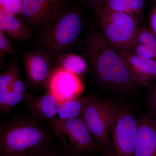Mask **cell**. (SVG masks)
<instances>
[{"mask_svg":"<svg viewBox=\"0 0 156 156\" xmlns=\"http://www.w3.org/2000/svg\"><path fill=\"white\" fill-rule=\"evenodd\" d=\"M85 50L87 61L99 83L115 92L128 93L136 91L138 86L119 53L101 32L95 29L90 31Z\"/></svg>","mask_w":156,"mask_h":156,"instance_id":"6da1fadb","label":"cell"},{"mask_svg":"<svg viewBox=\"0 0 156 156\" xmlns=\"http://www.w3.org/2000/svg\"><path fill=\"white\" fill-rule=\"evenodd\" d=\"M38 120L14 117L0 125V156H44L55 149L53 138Z\"/></svg>","mask_w":156,"mask_h":156,"instance_id":"7a4b0ae2","label":"cell"},{"mask_svg":"<svg viewBox=\"0 0 156 156\" xmlns=\"http://www.w3.org/2000/svg\"><path fill=\"white\" fill-rule=\"evenodd\" d=\"M78 10L64 5L41 28L40 43L53 58L66 53L75 44L83 29Z\"/></svg>","mask_w":156,"mask_h":156,"instance_id":"3957f363","label":"cell"},{"mask_svg":"<svg viewBox=\"0 0 156 156\" xmlns=\"http://www.w3.org/2000/svg\"><path fill=\"white\" fill-rule=\"evenodd\" d=\"M53 134L61 142L62 149L75 156H83L101 150L92 138L86 123L80 117L48 121Z\"/></svg>","mask_w":156,"mask_h":156,"instance_id":"277c9868","label":"cell"},{"mask_svg":"<svg viewBox=\"0 0 156 156\" xmlns=\"http://www.w3.org/2000/svg\"><path fill=\"white\" fill-rule=\"evenodd\" d=\"M102 35L118 51L130 47L140 27L138 20L131 14L102 9L97 12Z\"/></svg>","mask_w":156,"mask_h":156,"instance_id":"5b68a950","label":"cell"},{"mask_svg":"<svg viewBox=\"0 0 156 156\" xmlns=\"http://www.w3.org/2000/svg\"><path fill=\"white\" fill-rule=\"evenodd\" d=\"M118 106L112 101L102 100L98 95L82 116L94 141L106 156L110 150L112 126Z\"/></svg>","mask_w":156,"mask_h":156,"instance_id":"8992f818","label":"cell"},{"mask_svg":"<svg viewBox=\"0 0 156 156\" xmlns=\"http://www.w3.org/2000/svg\"><path fill=\"white\" fill-rule=\"evenodd\" d=\"M138 120L127 108L118 106L112 126L110 150L107 156H134Z\"/></svg>","mask_w":156,"mask_h":156,"instance_id":"52a82bcc","label":"cell"},{"mask_svg":"<svg viewBox=\"0 0 156 156\" xmlns=\"http://www.w3.org/2000/svg\"><path fill=\"white\" fill-rule=\"evenodd\" d=\"M51 57L41 51H25L23 61L26 72V86L34 93L45 89L53 67Z\"/></svg>","mask_w":156,"mask_h":156,"instance_id":"ba28073f","label":"cell"},{"mask_svg":"<svg viewBox=\"0 0 156 156\" xmlns=\"http://www.w3.org/2000/svg\"><path fill=\"white\" fill-rule=\"evenodd\" d=\"M45 91L53 94L61 103L80 96L84 86L80 77L54 67Z\"/></svg>","mask_w":156,"mask_h":156,"instance_id":"9c48e42d","label":"cell"},{"mask_svg":"<svg viewBox=\"0 0 156 156\" xmlns=\"http://www.w3.org/2000/svg\"><path fill=\"white\" fill-rule=\"evenodd\" d=\"M64 5L63 0H23L20 15L28 26L41 28Z\"/></svg>","mask_w":156,"mask_h":156,"instance_id":"30bf717a","label":"cell"},{"mask_svg":"<svg viewBox=\"0 0 156 156\" xmlns=\"http://www.w3.org/2000/svg\"><path fill=\"white\" fill-rule=\"evenodd\" d=\"M118 52L137 86L147 87L156 80V60L128 50Z\"/></svg>","mask_w":156,"mask_h":156,"instance_id":"8fae6325","label":"cell"},{"mask_svg":"<svg viewBox=\"0 0 156 156\" xmlns=\"http://www.w3.org/2000/svg\"><path fill=\"white\" fill-rule=\"evenodd\" d=\"M138 123L134 156H156V117L143 115Z\"/></svg>","mask_w":156,"mask_h":156,"instance_id":"7c38bea8","label":"cell"},{"mask_svg":"<svg viewBox=\"0 0 156 156\" xmlns=\"http://www.w3.org/2000/svg\"><path fill=\"white\" fill-rule=\"evenodd\" d=\"M31 117L37 120L56 119L60 102L53 94L48 91L33 97L25 103Z\"/></svg>","mask_w":156,"mask_h":156,"instance_id":"4fadbf2b","label":"cell"},{"mask_svg":"<svg viewBox=\"0 0 156 156\" xmlns=\"http://www.w3.org/2000/svg\"><path fill=\"white\" fill-rule=\"evenodd\" d=\"M0 31L15 42L30 41L32 38L31 31L24 20L1 9Z\"/></svg>","mask_w":156,"mask_h":156,"instance_id":"5bb4252c","label":"cell"},{"mask_svg":"<svg viewBox=\"0 0 156 156\" xmlns=\"http://www.w3.org/2000/svg\"><path fill=\"white\" fill-rule=\"evenodd\" d=\"M132 53L156 61V37L146 28H139L128 50Z\"/></svg>","mask_w":156,"mask_h":156,"instance_id":"9a60e30c","label":"cell"},{"mask_svg":"<svg viewBox=\"0 0 156 156\" xmlns=\"http://www.w3.org/2000/svg\"><path fill=\"white\" fill-rule=\"evenodd\" d=\"M97 96L80 95L60 103L56 119L67 120L83 116L87 107Z\"/></svg>","mask_w":156,"mask_h":156,"instance_id":"2e32d148","label":"cell"},{"mask_svg":"<svg viewBox=\"0 0 156 156\" xmlns=\"http://www.w3.org/2000/svg\"><path fill=\"white\" fill-rule=\"evenodd\" d=\"M55 66L80 77L91 70L87 61L82 56L75 53L66 52L54 57Z\"/></svg>","mask_w":156,"mask_h":156,"instance_id":"e0dca14e","label":"cell"},{"mask_svg":"<svg viewBox=\"0 0 156 156\" xmlns=\"http://www.w3.org/2000/svg\"><path fill=\"white\" fill-rule=\"evenodd\" d=\"M33 96L27 90L19 73L11 85L7 96L5 105L1 111V114H9L17 105L21 102L25 103Z\"/></svg>","mask_w":156,"mask_h":156,"instance_id":"ac0fdd59","label":"cell"},{"mask_svg":"<svg viewBox=\"0 0 156 156\" xmlns=\"http://www.w3.org/2000/svg\"><path fill=\"white\" fill-rule=\"evenodd\" d=\"M145 3V0H105L102 9L128 13L139 21L142 17Z\"/></svg>","mask_w":156,"mask_h":156,"instance_id":"d6986e66","label":"cell"},{"mask_svg":"<svg viewBox=\"0 0 156 156\" xmlns=\"http://www.w3.org/2000/svg\"><path fill=\"white\" fill-rule=\"evenodd\" d=\"M20 73L18 65L13 61L8 69L0 74V111L5 105L6 99L10 88L17 76Z\"/></svg>","mask_w":156,"mask_h":156,"instance_id":"ffe728a7","label":"cell"},{"mask_svg":"<svg viewBox=\"0 0 156 156\" xmlns=\"http://www.w3.org/2000/svg\"><path fill=\"white\" fill-rule=\"evenodd\" d=\"M7 53L14 56H16L17 54L16 49L11 40L0 31V60L2 65L3 57Z\"/></svg>","mask_w":156,"mask_h":156,"instance_id":"44dd1931","label":"cell"},{"mask_svg":"<svg viewBox=\"0 0 156 156\" xmlns=\"http://www.w3.org/2000/svg\"><path fill=\"white\" fill-rule=\"evenodd\" d=\"M23 0H0V9L14 15H20Z\"/></svg>","mask_w":156,"mask_h":156,"instance_id":"7402d4cb","label":"cell"},{"mask_svg":"<svg viewBox=\"0 0 156 156\" xmlns=\"http://www.w3.org/2000/svg\"><path fill=\"white\" fill-rule=\"evenodd\" d=\"M147 105L149 114L156 115V83L151 91L147 97Z\"/></svg>","mask_w":156,"mask_h":156,"instance_id":"603a6c76","label":"cell"},{"mask_svg":"<svg viewBox=\"0 0 156 156\" xmlns=\"http://www.w3.org/2000/svg\"><path fill=\"white\" fill-rule=\"evenodd\" d=\"M151 31L156 37V0L154 3L150 18Z\"/></svg>","mask_w":156,"mask_h":156,"instance_id":"cb8c5ba5","label":"cell"},{"mask_svg":"<svg viewBox=\"0 0 156 156\" xmlns=\"http://www.w3.org/2000/svg\"><path fill=\"white\" fill-rule=\"evenodd\" d=\"M86 1L98 12L103 9L105 0H86Z\"/></svg>","mask_w":156,"mask_h":156,"instance_id":"d4e9b609","label":"cell"},{"mask_svg":"<svg viewBox=\"0 0 156 156\" xmlns=\"http://www.w3.org/2000/svg\"><path fill=\"white\" fill-rule=\"evenodd\" d=\"M44 156H75L69 154L66 152L64 151L61 149V150H58L56 149H55L54 150L50 152L49 154Z\"/></svg>","mask_w":156,"mask_h":156,"instance_id":"484cf974","label":"cell"},{"mask_svg":"<svg viewBox=\"0 0 156 156\" xmlns=\"http://www.w3.org/2000/svg\"></svg>","mask_w":156,"mask_h":156,"instance_id":"4316f807","label":"cell"}]
</instances>
